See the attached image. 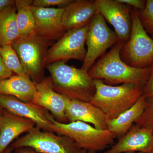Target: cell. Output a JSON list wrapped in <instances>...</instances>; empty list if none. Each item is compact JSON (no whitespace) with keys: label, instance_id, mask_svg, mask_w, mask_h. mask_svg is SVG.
Segmentation results:
<instances>
[{"label":"cell","instance_id":"cell-1","mask_svg":"<svg viewBox=\"0 0 153 153\" xmlns=\"http://www.w3.org/2000/svg\"><path fill=\"white\" fill-rule=\"evenodd\" d=\"M124 44L118 41L94 63L88 74L92 79H100L107 85L132 83L143 88L150 74L151 67L134 68L123 61L120 52Z\"/></svg>","mask_w":153,"mask_h":153},{"label":"cell","instance_id":"cell-2","mask_svg":"<svg viewBox=\"0 0 153 153\" xmlns=\"http://www.w3.org/2000/svg\"><path fill=\"white\" fill-rule=\"evenodd\" d=\"M53 89L70 100L89 102L95 94L94 80L82 68L63 61L47 64Z\"/></svg>","mask_w":153,"mask_h":153},{"label":"cell","instance_id":"cell-3","mask_svg":"<svg viewBox=\"0 0 153 153\" xmlns=\"http://www.w3.org/2000/svg\"><path fill=\"white\" fill-rule=\"evenodd\" d=\"M94 80L95 93L89 102L104 112L108 120L130 108L143 95V88L135 84L111 85L100 79Z\"/></svg>","mask_w":153,"mask_h":153},{"label":"cell","instance_id":"cell-4","mask_svg":"<svg viewBox=\"0 0 153 153\" xmlns=\"http://www.w3.org/2000/svg\"><path fill=\"white\" fill-rule=\"evenodd\" d=\"M52 131L71 139L80 149L97 152L104 150L114 144V134L108 130H100L83 122L61 123L55 120L52 114Z\"/></svg>","mask_w":153,"mask_h":153},{"label":"cell","instance_id":"cell-5","mask_svg":"<svg viewBox=\"0 0 153 153\" xmlns=\"http://www.w3.org/2000/svg\"><path fill=\"white\" fill-rule=\"evenodd\" d=\"M52 42L34 32L19 37L11 44L19 56L25 74L36 83L44 78L45 59Z\"/></svg>","mask_w":153,"mask_h":153},{"label":"cell","instance_id":"cell-6","mask_svg":"<svg viewBox=\"0 0 153 153\" xmlns=\"http://www.w3.org/2000/svg\"><path fill=\"white\" fill-rule=\"evenodd\" d=\"M120 55L123 61L134 68H149L153 65V39L143 27L137 9L132 11L130 36L123 46Z\"/></svg>","mask_w":153,"mask_h":153},{"label":"cell","instance_id":"cell-7","mask_svg":"<svg viewBox=\"0 0 153 153\" xmlns=\"http://www.w3.org/2000/svg\"><path fill=\"white\" fill-rule=\"evenodd\" d=\"M13 149L28 147L39 153H79L80 149L68 137L33 128L11 145Z\"/></svg>","mask_w":153,"mask_h":153},{"label":"cell","instance_id":"cell-8","mask_svg":"<svg viewBox=\"0 0 153 153\" xmlns=\"http://www.w3.org/2000/svg\"><path fill=\"white\" fill-rule=\"evenodd\" d=\"M118 41L116 33L108 26L104 18L98 12L89 24L85 41L87 49L81 68L88 72L96 60Z\"/></svg>","mask_w":153,"mask_h":153},{"label":"cell","instance_id":"cell-9","mask_svg":"<svg viewBox=\"0 0 153 153\" xmlns=\"http://www.w3.org/2000/svg\"><path fill=\"white\" fill-rule=\"evenodd\" d=\"M89 25L79 29L68 30L49 48L45 59L46 65L70 60L84 61L86 54L85 45Z\"/></svg>","mask_w":153,"mask_h":153},{"label":"cell","instance_id":"cell-10","mask_svg":"<svg viewBox=\"0 0 153 153\" xmlns=\"http://www.w3.org/2000/svg\"><path fill=\"white\" fill-rule=\"evenodd\" d=\"M99 13L112 25L119 41L125 44L129 39L132 28L131 7L117 0H96Z\"/></svg>","mask_w":153,"mask_h":153},{"label":"cell","instance_id":"cell-11","mask_svg":"<svg viewBox=\"0 0 153 153\" xmlns=\"http://www.w3.org/2000/svg\"><path fill=\"white\" fill-rule=\"evenodd\" d=\"M36 93L31 102L49 111L57 121L68 123L65 112L71 100L54 90L50 76L44 77L36 83Z\"/></svg>","mask_w":153,"mask_h":153},{"label":"cell","instance_id":"cell-12","mask_svg":"<svg viewBox=\"0 0 153 153\" xmlns=\"http://www.w3.org/2000/svg\"><path fill=\"white\" fill-rule=\"evenodd\" d=\"M0 105L13 114L34 122L36 126L45 131L52 132L51 114L48 110L31 102H26L11 96L0 94Z\"/></svg>","mask_w":153,"mask_h":153},{"label":"cell","instance_id":"cell-13","mask_svg":"<svg viewBox=\"0 0 153 153\" xmlns=\"http://www.w3.org/2000/svg\"><path fill=\"white\" fill-rule=\"evenodd\" d=\"M35 20V33L52 41L59 40L67 32L62 23L65 8H44L32 5Z\"/></svg>","mask_w":153,"mask_h":153},{"label":"cell","instance_id":"cell-14","mask_svg":"<svg viewBox=\"0 0 153 153\" xmlns=\"http://www.w3.org/2000/svg\"><path fill=\"white\" fill-rule=\"evenodd\" d=\"M153 149V131L133 125L104 153H150Z\"/></svg>","mask_w":153,"mask_h":153},{"label":"cell","instance_id":"cell-15","mask_svg":"<svg viewBox=\"0 0 153 153\" xmlns=\"http://www.w3.org/2000/svg\"><path fill=\"white\" fill-rule=\"evenodd\" d=\"M65 113L68 123L79 121L91 124L98 129L108 130L106 115L90 102L71 100Z\"/></svg>","mask_w":153,"mask_h":153},{"label":"cell","instance_id":"cell-16","mask_svg":"<svg viewBox=\"0 0 153 153\" xmlns=\"http://www.w3.org/2000/svg\"><path fill=\"white\" fill-rule=\"evenodd\" d=\"M96 0H76L64 9L62 23L66 31L89 25L98 13Z\"/></svg>","mask_w":153,"mask_h":153},{"label":"cell","instance_id":"cell-17","mask_svg":"<svg viewBox=\"0 0 153 153\" xmlns=\"http://www.w3.org/2000/svg\"><path fill=\"white\" fill-rule=\"evenodd\" d=\"M36 125L30 120L4 110L3 115L0 118V153H3L21 134L27 133Z\"/></svg>","mask_w":153,"mask_h":153},{"label":"cell","instance_id":"cell-18","mask_svg":"<svg viewBox=\"0 0 153 153\" xmlns=\"http://www.w3.org/2000/svg\"><path fill=\"white\" fill-rule=\"evenodd\" d=\"M36 85L28 75L13 74L0 80V94L14 97L25 102H31L36 93Z\"/></svg>","mask_w":153,"mask_h":153},{"label":"cell","instance_id":"cell-19","mask_svg":"<svg viewBox=\"0 0 153 153\" xmlns=\"http://www.w3.org/2000/svg\"><path fill=\"white\" fill-rule=\"evenodd\" d=\"M146 97L143 96L131 107L119 116L108 120V130L114 134L116 138L120 139L130 129L142 114L144 109Z\"/></svg>","mask_w":153,"mask_h":153},{"label":"cell","instance_id":"cell-20","mask_svg":"<svg viewBox=\"0 0 153 153\" xmlns=\"http://www.w3.org/2000/svg\"><path fill=\"white\" fill-rule=\"evenodd\" d=\"M16 14L15 4L0 12V47L11 45L19 37Z\"/></svg>","mask_w":153,"mask_h":153},{"label":"cell","instance_id":"cell-21","mask_svg":"<svg viewBox=\"0 0 153 153\" xmlns=\"http://www.w3.org/2000/svg\"><path fill=\"white\" fill-rule=\"evenodd\" d=\"M33 1V0L16 1V20L19 37L28 36L35 32V18L32 9Z\"/></svg>","mask_w":153,"mask_h":153},{"label":"cell","instance_id":"cell-22","mask_svg":"<svg viewBox=\"0 0 153 153\" xmlns=\"http://www.w3.org/2000/svg\"><path fill=\"white\" fill-rule=\"evenodd\" d=\"M0 55L6 67L13 74L19 75H27L24 71L16 52L12 45L0 47Z\"/></svg>","mask_w":153,"mask_h":153},{"label":"cell","instance_id":"cell-23","mask_svg":"<svg viewBox=\"0 0 153 153\" xmlns=\"http://www.w3.org/2000/svg\"><path fill=\"white\" fill-rule=\"evenodd\" d=\"M139 17L143 27L153 39V0L147 1L145 8L139 10Z\"/></svg>","mask_w":153,"mask_h":153},{"label":"cell","instance_id":"cell-24","mask_svg":"<svg viewBox=\"0 0 153 153\" xmlns=\"http://www.w3.org/2000/svg\"><path fill=\"white\" fill-rule=\"evenodd\" d=\"M134 124L153 131V97L146 98L143 112Z\"/></svg>","mask_w":153,"mask_h":153},{"label":"cell","instance_id":"cell-25","mask_svg":"<svg viewBox=\"0 0 153 153\" xmlns=\"http://www.w3.org/2000/svg\"><path fill=\"white\" fill-rule=\"evenodd\" d=\"M74 0H34L32 5L44 8L57 7L59 8H65Z\"/></svg>","mask_w":153,"mask_h":153},{"label":"cell","instance_id":"cell-26","mask_svg":"<svg viewBox=\"0 0 153 153\" xmlns=\"http://www.w3.org/2000/svg\"><path fill=\"white\" fill-rule=\"evenodd\" d=\"M143 96L146 98L153 97V65L151 67V72L146 85L143 88Z\"/></svg>","mask_w":153,"mask_h":153},{"label":"cell","instance_id":"cell-27","mask_svg":"<svg viewBox=\"0 0 153 153\" xmlns=\"http://www.w3.org/2000/svg\"><path fill=\"white\" fill-rule=\"evenodd\" d=\"M119 2L129 6L134 7L139 11L143 10L145 8L147 1L143 0H117Z\"/></svg>","mask_w":153,"mask_h":153},{"label":"cell","instance_id":"cell-28","mask_svg":"<svg viewBox=\"0 0 153 153\" xmlns=\"http://www.w3.org/2000/svg\"><path fill=\"white\" fill-rule=\"evenodd\" d=\"M13 75V73L9 70L4 64L0 55V80L9 78Z\"/></svg>","mask_w":153,"mask_h":153},{"label":"cell","instance_id":"cell-29","mask_svg":"<svg viewBox=\"0 0 153 153\" xmlns=\"http://www.w3.org/2000/svg\"><path fill=\"white\" fill-rule=\"evenodd\" d=\"M15 4L16 1L14 0H0V12Z\"/></svg>","mask_w":153,"mask_h":153},{"label":"cell","instance_id":"cell-30","mask_svg":"<svg viewBox=\"0 0 153 153\" xmlns=\"http://www.w3.org/2000/svg\"><path fill=\"white\" fill-rule=\"evenodd\" d=\"M16 153H39L31 148L22 147L16 149Z\"/></svg>","mask_w":153,"mask_h":153},{"label":"cell","instance_id":"cell-31","mask_svg":"<svg viewBox=\"0 0 153 153\" xmlns=\"http://www.w3.org/2000/svg\"><path fill=\"white\" fill-rule=\"evenodd\" d=\"M95 152H92V151H89L86 150L84 149H80L79 153H96Z\"/></svg>","mask_w":153,"mask_h":153},{"label":"cell","instance_id":"cell-32","mask_svg":"<svg viewBox=\"0 0 153 153\" xmlns=\"http://www.w3.org/2000/svg\"><path fill=\"white\" fill-rule=\"evenodd\" d=\"M13 150V149L11 147V146H9L3 153H11Z\"/></svg>","mask_w":153,"mask_h":153},{"label":"cell","instance_id":"cell-33","mask_svg":"<svg viewBox=\"0 0 153 153\" xmlns=\"http://www.w3.org/2000/svg\"><path fill=\"white\" fill-rule=\"evenodd\" d=\"M4 110L2 108L0 105V118L3 115V113H4Z\"/></svg>","mask_w":153,"mask_h":153},{"label":"cell","instance_id":"cell-34","mask_svg":"<svg viewBox=\"0 0 153 153\" xmlns=\"http://www.w3.org/2000/svg\"><path fill=\"white\" fill-rule=\"evenodd\" d=\"M143 153L141 152H134V153Z\"/></svg>","mask_w":153,"mask_h":153},{"label":"cell","instance_id":"cell-35","mask_svg":"<svg viewBox=\"0 0 153 153\" xmlns=\"http://www.w3.org/2000/svg\"><path fill=\"white\" fill-rule=\"evenodd\" d=\"M150 153H153V149L152 150V152H151Z\"/></svg>","mask_w":153,"mask_h":153}]
</instances>
